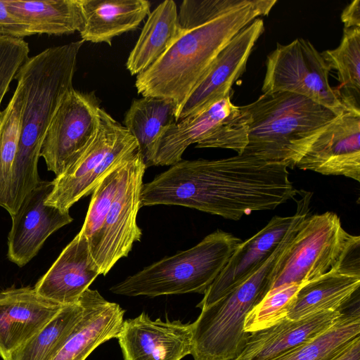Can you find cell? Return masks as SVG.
Returning <instances> with one entry per match:
<instances>
[{
	"label": "cell",
	"instance_id": "6da1fadb",
	"mask_svg": "<svg viewBox=\"0 0 360 360\" xmlns=\"http://www.w3.org/2000/svg\"><path fill=\"white\" fill-rule=\"evenodd\" d=\"M285 165L242 153L218 160H181L143 184L140 207L179 205L238 220L295 197Z\"/></svg>",
	"mask_w": 360,
	"mask_h": 360
},
{
	"label": "cell",
	"instance_id": "7a4b0ae2",
	"mask_svg": "<svg viewBox=\"0 0 360 360\" xmlns=\"http://www.w3.org/2000/svg\"><path fill=\"white\" fill-rule=\"evenodd\" d=\"M84 42L79 40L49 48L29 58L15 76L22 109L6 210L11 216L41 181L37 164L42 141L60 101L73 88L77 56Z\"/></svg>",
	"mask_w": 360,
	"mask_h": 360
},
{
	"label": "cell",
	"instance_id": "3957f363",
	"mask_svg": "<svg viewBox=\"0 0 360 360\" xmlns=\"http://www.w3.org/2000/svg\"><path fill=\"white\" fill-rule=\"evenodd\" d=\"M276 0H245L238 8L202 25L183 30L177 40L151 67L136 76L139 94L172 100L175 118L226 44Z\"/></svg>",
	"mask_w": 360,
	"mask_h": 360
},
{
	"label": "cell",
	"instance_id": "277c9868",
	"mask_svg": "<svg viewBox=\"0 0 360 360\" xmlns=\"http://www.w3.org/2000/svg\"><path fill=\"white\" fill-rule=\"evenodd\" d=\"M245 107L250 123L243 153L290 169L339 116L308 98L284 91L264 93Z\"/></svg>",
	"mask_w": 360,
	"mask_h": 360
},
{
	"label": "cell",
	"instance_id": "5b68a950",
	"mask_svg": "<svg viewBox=\"0 0 360 360\" xmlns=\"http://www.w3.org/2000/svg\"><path fill=\"white\" fill-rule=\"evenodd\" d=\"M301 221L296 217L271 255L240 285L201 309L193 326V360H233L250 333L243 329L249 311L269 290V275L276 258L295 234Z\"/></svg>",
	"mask_w": 360,
	"mask_h": 360
},
{
	"label": "cell",
	"instance_id": "8992f818",
	"mask_svg": "<svg viewBox=\"0 0 360 360\" xmlns=\"http://www.w3.org/2000/svg\"><path fill=\"white\" fill-rule=\"evenodd\" d=\"M242 242L232 233L217 229L191 248L164 257L128 276L110 291L129 297L204 295Z\"/></svg>",
	"mask_w": 360,
	"mask_h": 360
},
{
	"label": "cell",
	"instance_id": "52a82bcc",
	"mask_svg": "<svg viewBox=\"0 0 360 360\" xmlns=\"http://www.w3.org/2000/svg\"><path fill=\"white\" fill-rule=\"evenodd\" d=\"M359 245L360 237L347 233L335 213L308 214L276 258L269 275V290L308 283L342 266Z\"/></svg>",
	"mask_w": 360,
	"mask_h": 360
},
{
	"label": "cell",
	"instance_id": "ba28073f",
	"mask_svg": "<svg viewBox=\"0 0 360 360\" xmlns=\"http://www.w3.org/2000/svg\"><path fill=\"white\" fill-rule=\"evenodd\" d=\"M138 150L136 139L101 108L94 138L75 163L52 181L46 204L69 211L79 200L92 193L109 172Z\"/></svg>",
	"mask_w": 360,
	"mask_h": 360
},
{
	"label": "cell",
	"instance_id": "9c48e42d",
	"mask_svg": "<svg viewBox=\"0 0 360 360\" xmlns=\"http://www.w3.org/2000/svg\"><path fill=\"white\" fill-rule=\"evenodd\" d=\"M262 91L298 94L323 105L338 115L347 106L339 89L333 88L328 76L331 70L321 53L308 40L297 38L288 44L277 43L266 60Z\"/></svg>",
	"mask_w": 360,
	"mask_h": 360
},
{
	"label": "cell",
	"instance_id": "30bf717a",
	"mask_svg": "<svg viewBox=\"0 0 360 360\" xmlns=\"http://www.w3.org/2000/svg\"><path fill=\"white\" fill-rule=\"evenodd\" d=\"M146 167L138 150L125 163L116 194L102 227L89 243L99 274L106 275L117 262L127 257L141 231L136 217Z\"/></svg>",
	"mask_w": 360,
	"mask_h": 360
},
{
	"label": "cell",
	"instance_id": "8fae6325",
	"mask_svg": "<svg viewBox=\"0 0 360 360\" xmlns=\"http://www.w3.org/2000/svg\"><path fill=\"white\" fill-rule=\"evenodd\" d=\"M99 101L94 92L68 91L60 101L44 135L40 157L56 176L80 158L99 124Z\"/></svg>",
	"mask_w": 360,
	"mask_h": 360
},
{
	"label": "cell",
	"instance_id": "7c38bea8",
	"mask_svg": "<svg viewBox=\"0 0 360 360\" xmlns=\"http://www.w3.org/2000/svg\"><path fill=\"white\" fill-rule=\"evenodd\" d=\"M52 188V181L41 180L11 216L7 256L19 267L36 256L52 233L73 220L69 211L46 204Z\"/></svg>",
	"mask_w": 360,
	"mask_h": 360
},
{
	"label": "cell",
	"instance_id": "4fadbf2b",
	"mask_svg": "<svg viewBox=\"0 0 360 360\" xmlns=\"http://www.w3.org/2000/svg\"><path fill=\"white\" fill-rule=\"evenodd\" d=\"M264 31V21L257 18L226 44L186 100L178 120L199 113L230 95L232 85L245 71L249 56Z\"/></svg>",
	"mask_w": 360,
	"mask_h": 360
},
{
	"label": "cell",
	"instance_id": "5bb4252c",
	"mask_svg": "<svg viewBox=\"0 0 360 360\" xmlns=\"http://www.w3.org/2000/svg\"><path fill=\"white\" fill-rule=\"evenodd\" d=\"M117 338L124 360H181L192 352L193 326L142 312L123 321Z\"/></svg>",
	"mask_w": 360,
	"mask_h": 360
},
{
	"label": "cell",
	"instance_id": "9a60e30c",
	"mask_svg": "<svg viewBox=\"0 0 360 360\" xmlns=\"http://www.w3.org/2000/svg\"><path fill=\"white\" fill-rule=\"evenodd\" d=\"M360 109L347 107L297 163L300 169L360 181Z\"/></svg>",
	"mask_w": 360,
	"mask_h": 360
},
{
	"label": "cell",
	"instance_id": "2e32d148",
	"mask_svg": "<svg viewBox=\"0 0 360 360\" xmlns=\"http://www.w3.org/2000/svg\"><path fill=\"white\" fill-rule=\"evenodd\" d=\"M34 288L0 292V356H8L39 333L63 308Z\"/></svg>",
	"mask_w": 360,
	"mask_h": 360
},
{
	"label": "cell",
	"instance_id": "e0dca14e",
	"mask_svg": "<svg viewBox=\"0 0 360 360\" xmlns=\"http://www.w3.org/2000/svg\"><path fill=\"white\" fill-rule=\"evenodd\" d=\"M295 217V214L274 216L259 231L243 241L196 307L202 309L216 302L257 270L274 252Z\"/></svg>",
	"mask_w": 360,
	"mask_h": 360
},
{
	"label": "cell",
	"instance_id": "ac0fdd59",
	"mask_svg": "<svg viewBox=\"0 0 360 360\" xmlns=\"http://www.w3.org/2000/svg\"><path fill=\"white\" fill-rule=\"evenodd\" d=\"M98 275L88 239L79 232L34 289L41 297L56 304H75Z\"/></svg>",
	"mask_w": 360,
	"mask_h": 360
},
{
	"label": "cell",
	"instance_id": "d6986e66",
	"mask_svg": "<svg viewBox=\"0 0 360 360\" xmlns=\"http://www.w3.org/2000/svg\"><path fill=\"white\" fill-rule=\"evenodd\" d=\"M79 302L82 315L53 360H85L101 344L117 338L125 311L88 288Z\"/></svg>",
	"mask_w": 360,
	"mask_h": 360
},
{
	"label": "cell",
	"instance_id": "ffe728a7",
	"mask_svg": "<svg viewBox=\"0 0 360 360\" xmlns=\"http://www.w3.org/2000/svg\"><path fill=\"white\" fill-rule=\"evenodd\" d=\"M342 314L318 312L291 320L288 318L249 335L246 344L233 360H270L304 344L330 328Z\"/></svg>",
	"mask_w": 360,
	"mask_h": 360
},
{
	"label": "cell",
	"instance_id": "44dd1931",
	"mask_svg": "<svg viewBox=\"0 0 360 360\" xmlns=\"http://www.w3.org/2000/svg\"><path fill=\"white\" fill-rule=\"evenodd\" d=\"M82 40L111 45L114 37L135 30L150 13L146 0H80Z\"/></svg>",
	"mask_w": 360,
	"mask_h": 360
},
{
	"label": "cell",
	"instance_id": "7402d4cb",
	"mask_svg": "<svg viewBox=\"0 0 360 360\" xmlns=\"http://www.w3.org/2000/svg\"><path fill=\"white\" fill-rule=\"evenodd\" d=\"M359 285V273L342 266L333 269L302 285L286 318L296 320L318 312L339 311Z\"/></svg>",
	"mask_w": 360,
	"mask_h": 360
},
{
	"label": "cell",
	"instance_id": "603a6c76",
	"mask_svg": "<svg viewBox=\"0 0 360 360\" xmlns=\"http://www.w3.org/2000/svg\"><path fill=\"white\" fill-rule=\"evenodd\" d=\"M183 32L176 3L166 0L148 15L127 60L131 75H139L157 62Z\"/></svg>",
	"mask_w": 360,
	"mask_h": 360
},
{
	"label": "cell",
	"instance_id": "cb8c5ba5",
	"mask_svg": "<svg viewBox=\"0 0 360 360\" xmlns=\"http://www.w3.org/2000/svg\"><path fill=\"white\" fill-rule=\"evenodd\" d=\"M10 11L32 34L61 35L83 29L80 0H5Z\"/></svg>",
	"mask_w": 360,
	"mask_h": 360
},
{
	"label": "cell",
	"instance_id": "d4e9b609",
	"mask_svg": "<svg viewBox=\"0 0 360 360\" xmlns=\"http://www.w3.org/2000/svg\"><path fill=\"white\" fill-rule=\"evenodd\" d=\"M175 113L172 100L152 96L134 100L126 112L124 127L136 139L146 168L153 166L159 140L176 122Z\"/></svg>",
	"mask_w": 360,
	"mask_h": 360
},
{
	"label": "cell",
	"instance_id": "484cf974",
	"mask_svg": "<svg viewBox=\"0 0 360 360\" xmlns=\"http://www.w3.org/2000/svg\"><path fill=\"white\" fill-rule=\"evenodd\" d=\"M82 313L79 302L63 306L35 335L6 360H53Z\"/></svg>",
	"mask_w": 360,
	"mask_h": 360
},
{
	"label": "cell",
	"instance_id": "4316f807",
	"mask_svg": "<svg viewBox=\"0 0 360 360\" xmlns=\"http://www.w3.org/2000/svg\"><path fill=\"white\" fill-rule=\"evenodd\" d=\"M359 309L342 314L328 330L313 340L270 360H333L354 338L360 336Z\"/></svg>",
	"mask_w": 360,
	"mask_h": 360
},
{
	"label": "cell",
	"instance_id": "83f0119b",
	"mask_svg": "<svg viewBox=\"0 0 360 360\" xmlns=\"http://www.w3.org/2000/svg\"><path fill=\"white\" fill-rule=\"evenodd\" d=\"M331 69L338 71L343 93L342 98L359 104L360 96V27L344 28L340 45L321 53Z\"/></svg>",
	"mask_w": 360,
	"mask_h": 360
},
{
	"label": "cell",
	"instance_id": "f1b7e54d",
	"mask_svg": "<svg viewBox=\"0 0 360 360\" xmlns=\"http://www.w3.org/2000/svg\"><path fill=\"white\" fill-rule=\"evenodd\" d=\"M21 109L22 95L17 86L7 107L0 112V206L6 210L20 135Z\"/></svg>",
	"mask_w": 360,
	"mask_h": 360
},
{
	"label": "cell",
	"instance_id": "f546056e",
	"mask_svg": "<svg viewBox=\"0 0 360 360\" xmlns=\"http://www.w3.org/2000/svg\"><path fill=\"white\" fill-rule=\"evenodd\" d=\"M304 283H290L270 290L245 317L243 329L252 333L273 326L287 317Z\"/></svg>",
	"mask_w": 360,
	"mask_h": 360
},
{
	"label": "cell",
	"instance_id": "4dcf8cb0",
	"mask_svg": "<svg viewBox=\"0 0 360 360\" xmlns=\"http://www.w3.org/2000/svg\"><path fill=\"white\" fill-rule=\"evenodd\" d=\"M129 158L109 172L92 191L86 218L79 231L88 239L89 243L103 226L116 194L124 165Z\"/></svg>",
	"mask_w": 360,
	"mask_h": 360
},
{
	"label": "cell",
	"instance_id": "1f68e13d",
	"mask_svg": "<svg viewBox=\"0 0 360 360\" xmlns=\"http://www.w3.org/2000/svg\"><path fill=\"white\" fill-rule=\"evenodd\" d=\"M245 0H184L178 17L182 30L211 21L240 6Z\"/></svg>",
	"mask_w": 360,
	"mask_h": 360
},
{
	"label": "cell",
	"instance_id": "d6a6232c",
	"mask_svg": "<svg viewBox=\"0 0 360 360\" xmlns=\"http://www.w3.org/2000/svg\"><path fill=\"white\" fill-rule=\"evenodd\" d=\"M28 53V44L22 39L0 35V105Z\"/></svg>",
	"mask_w": 360,
	"mask_h": 360
},
{
	"label": "cell",
	"instance_id": "836d02e7",
	"mask_svg": "<svg viewBox=\"0 0 360 360\" xmlns=\"http://www.w3.org/2000/svg\"><path fill=\"white\" fill-rule=\"evenodd\" d=\"M0 35L18 39L31 35L28 27L10 11L5 0H0Z\"/></svg>",
	"mask_w": 360,
	"mask_h": 360
},
{
	"label": "cell",
	"instance_id": "e575fe53",
	"mask_svg": "<svg viewBox=\"0 0 360 360\" xmlns=\"http://www.w3.org/2000/svg\"><path fill=\"white\" fill-rule=\"evenodd\" d=\"M344 28L360 27V1L354 0L349 4L341 14Z\"/></svg>",
	"mask_w": 360,
	"mask_h": 360
},
{
	"label": "cell",
	"instance_id": "d590c367",
	"mask_svg": "<svg viewBox=\"0 0 360 360\" xmlns=\"http://www.w3.org/2000/svg\"><path fill=\"white\" fill-rule=\"evenodd\" d=\"M333 360H360V336L350 341Z\"/></svg>",
	"mask_w": 360,
	"mask_h": 360
}]
</instances>
